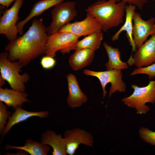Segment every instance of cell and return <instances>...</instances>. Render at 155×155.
Instances as JSON below:
<instances>
[{
  "instance_id": "obj_29",
  "label": "cell",
  "mask_w": 155,
  "mask_h": 155,
  "mask_svg": "<svg viewBox=\"0 0 155 155\" xmlns=\"http://www.w3.org/2000/svg\"><path fill=\"white\" fill-rule=\"evenodd\" d=\"M5 80L0 76V87H1L5 84Z\"/></svg>"
},
{
  "instance_id": "obj_11",
  "label": "cell",
  "mask_w": 155,
  "mask_h": 155,
  "mask_svg": "<svg viewBox=\"0 0 155 155\" xmlns=\"http://www.w3.org/2000/svg\"><path fill=\"white\" fill-rule=\"evenodd\" d=\"M83 20L70 23L63 27L59 32H69L80 37L87 36L95 32H102L101 25L91 13L86 12Z\"/></svg>"
},
{
  "instance_id": "obj_27",
  "label": "cell",
  "mask_w": 155,
  "mask_h": 155,
  "mask_svg": "<svg viewBox=\"0 0 155 155\" xmlns=\"http://www.w3.org/2000/svg\"><path fill=\"white\" fill-rule=\"evenodd\" d=\"M148 0H117V2L121 1L126 3L133 5L139 9L142 10L145 5L148 2Z\"/></svg>"
},
{
  "instance_id": "obj_17",
  "label": "cell",
  "mask_w": 155,
  "mask_h": 155,
  "mask_svg": "<svg viewBox=\"0 0 155 155\" xmlns=\"http://www.w3.org/2000/svg\"><path fill=\"white\" fill-rule=\"evenodd\" d=\"M28 95L25 93L19 92L7 87H0V101L6 104L8 107L13 108L22 107L25 102H30L28 99Z\"/></svg>"
},
{
  "instance_id": "obj_18",
  "label": "cell",
  "mask_w": 155,
  "mask_h": 155,
  "mask_svg": "<svg viewBox=\"0 0 155 155\" xmlns=\"http://www.w3.org/2000/svg\"><path fill=\"white\" fill-rule=\"evenodd\" d=\"M95 51L88 48L75 51L69 57V62L72 69L78 71L87 66L92 62Z\"/></svg>"
},
{
  "instance_id": "obj_4",
  "label": "cell",
  "mask_w": 155,
  "mask_h": 155,
  "mask_svg": "<svg viewBox=\"0 0 155 155\" xmlns=\"http://www.w3.org/2000/svg\"><path fill=\"white\" fill-rule=\"evenodd\" d=\"M134 91L129 96L122 99L121 101L128 106L134 108L137 114H146L150 109L146 104L155 103V80L150 81L145 86L131 85Z\"/></svg>"
},
{
  "instance_id": "obj_5",
  "label": "cell",
  "mask_w": 155,
  "mask_h": 155,
  "mask_svg": "<svg viewBox=\"0 0 155 155\" xmlns=\"http://www.w3.org/2000/svg\"><path fill=\"white\" fill-rule=\"evenodd\" d=\"M76 2H62L54 6L51 11L52 21L46 28L49 36L59 32L63 26L70 23L77 15Z\"/></svg>"
},
{
  "instance_id": "obj_6",
  "label": "cell",
  "mask_w": 155,
  "mask_h": 155,
  "mask_svg": "<svg viewBox=\"0 0 155 155\" xmlns=\"http://www.w3.org/2000/svg\"><path fill=\"white\" fill-rule=\"evenodd\" d=\"M79 37L69 32H59L49 36L45 47L46 55L54 58L58 51L63 55L75 50Z\"/></svg>"
},
{
  "instance_id": "obj_14",
  "label": "cell",
  "mask_w": 155,
  "mask_h": 155,
  "mask_svg": "<svg viewBox=\"0 0 155 155\" xmlns=\"http://www.w3.org/2000/svg\"><path fill=\"white\" fill-rule=\"evenodd\" d=\"M49 115V112L46 111L32 112L24 110L20 107L16 108L14 112L8 119V121L1 135V142L4 137L16 124L33 117H38L41 118H44L47 117Z\"/></svg>"
},
{
  "instance_id": "obj_20",
  "label": "cell",
  "mask_w": 155,
  "mask_h": 155,
  "mask_svg": "<svg viewBox=\"0 0 155 155\" xmlns=\"http://www.w3.org/2000/svg\"><path fill=\"white\" fill-rule=\"evenodd\" d=\"M12 149L23 150L31 155H46L51 150L49 146L29 139L26 140L24 145L22 146H15L9 144L5 146L6 150Z\"/></svg>"
},
{
  "instance_id": "obj_13",
  "label": "cell",
  "mask_w": 155,
  "mask_h": 155,
  "mask_svg": "<svg viewBox=\"0 0 155 155\" xmlns=\"http://www.w3.org/2000/svg\"><path fill=\"white\" fill-rule=\"evenodd\" d=\"M67 78L69 92L67 99V104L72 108L79 107L87 102V96L81 90L74 74H69Z\"/></svg>"
},
{
  "instance_id": "obj_12",
  "label": "cell",
  "mask_w": 155,
  "mask_h": 155,
  "mask_svg": "<svg viewBox=\"0 0 155 155\" xmlns=\"http://www.w3.org/2000/svg\"><path fill=\"white\" fill-rule=\"evenodd\" d=\"M67 154L73 155L79 146L82 144L92 147L94 140L92 134L81 129L75 128L65 131L63 134Z\"/></svg>"
},
{
  "instance_id": "obj_26",
  "label": "cell",
  "mask_w": 155,
  "mask_h": 155,
  "mask_svg": "<svg viewBox=\"0 0 155 155\" xmlns=\"http://www.w3.org/2000/svg\"><path fill=\"white\" fill-rule=\"evenodd\" d=\"M56 63V61L54 58L46 55L43 57L40 61V64L42 68L46 70L53 68Z\"/></svg>"
},
{
  "instance_id": "obj_8",
  "label": "cell",
  "mask_w": 155,
  "mask_h": 155,
  "mask_svg": "<svg viewBox=\"0 0 155 155\" xmlns=\"http://www.w3.org/2000/svg\"><path fill=\"white\" fill-rule=\"evenodd\" d=\"M23 0H16L13 6L5 9L0 19V34H4L10 41L16 40L18 33L17 22L19 20L18 13Z\"/></svg>"
},
{
  "instance_id": "obj_1",
  "label": "cell",
  "mask_w": 155,
  "mask_h": 155,
  "mask_svg": "<svg viewBox=\"0 0 155 155\" xmlns=\"http://www.w3.org/2000/svg\"><path fill=\"white\" fill-rule=\"evenodd\" d=\"M49 36L42 19L35 18L28 30L15 40L11 41L5 48L8 52V59L17 61L22 67L45 54Z\"/></svg>"
},
{
  "instance_id": "obj_25",
  "label": "cell",
  "mask_w": 155,
  "mask_h": 155,
  "mask_svg": "<svg viewBox=\"0 0 155 155\" xmlns=\"http://www.w3.org/2000/svg\"><path fill=\"white\" fill-rule=\"evenodd\" d=\"M143 74L148 75L150 80L154 78L155 77V63L148 66L135 69L130 73V75Z\"/></svg>"
},
{
  "instance_id": "obj_30",
  "label": "cell",
  "mask_w": 155,
  "mask_h": 155,
  "mask_svg": "<svg viewBox=\"0 0 155 155\" xmlns=\"http://www.w3.org/2000/svg\"><path fill=\"white\" fill-rule=\"evenodd\" d=\"M97 1H99V0H97Z\"/></svg>"
},
{
  "instance_id": "obj_31",
  "label": "cell",
  "mask_w": 155,
  "mask_h": 155,
  "mask_svg": "<svg viewBox=\"0 0 155 155\" xmlns=\"http://www.w3.org/2000/svg\"><path fill=\"white\" fill-rule=\"evenodd\" d=\"M154 1H155V0H154Z\"/></svg>"
},
{
  "instance_id": "obj_19",
  "label": "cell",
  "mask_w": 155,
  "mask_h": 155,
  "mask_svg": "<svg viewBox=\"0 0 155 155\" xmlns=\"http://www.w3.org/2000/svg\"><path fill=\"white\" fill-rule=\"evenodd\" d=\"M136 8V7L134 5H126L125 7V19L124 23L111 38L112 41L116 40L119 39V36L122 32L126 31L129 42L132 47V52L135 51L136 48L134 42L132 34L133 17L135 12Z\"/></svg>"
},
{
  "instance_id": "obj_16",
  "label": "cell",
  "mask_w": 155,
  "mask_h": 155,
  "mask_svg": "<svg viewBox=\"0 0 155 155\" xmlns=\"http://www.w3.org/2000/svg\"><path fill=\"white\" fill-rule=\"evenodd\" d=\"M64 0H40L33 6L29 14L24 20L17 23L18 33L22 35L25 24L33 18L40 16L44 11L63 2Z\"/></svg>"
},
{
  "instance_id": "obj_21",
  "label": "cell",
  "mask_w": 155,
  "mask_h": 155,
  "mask_svg": "<svg viewBox=\"0 0 155 155\" xmlns=\"http://www.w3.org/2000/svg\"><path fill=\"white\" fill-rule=\"evenodd\" d=\"M103 46L108 58V62L105 64L107 70L113 69L121 70L129 68L127 63L121 60V52L118 48H114L105 42H104Z\"/></svg>"
},
{
  "instance_id": "obj_7",
  "label": "cell",
  "mask_w": 155,
  "mask_h": 155,
  "mask_svg": "<svg viewBox=\"0 0 155 155\" xmlns=\"http://www.w3.org/2000/svg\"><path fill=\"white\" fill-rule=\"evenodd\" d=\"M83 73L86 75L95 77L98 79L102 89L103 99L107 93L105 89L106 85L109 83H111V86L109 92V97L117 91L120 92L126 91V85L122 79L123 74L121 70L113 69L97 71L85 69Z\"/></svg>"
},
{
  "instance_id": "obj_3",
  "label": "cell",
  "mask_w": 155,
  "mask_h": 155,
  "mask_svg": "<svg viewBox=\"0 0 155 155\" xmlns=\"http://www.w3.org/2000/svg\"><path fill=\"white\" fill-rule=\"evenodd\" d=\"M8 53L6 51L0 54V76L9 83L11 89L25 93V84L29 80L30 76L27 73H19L23 67L17 61H10L7 58Z\"/></svg>"
},
{
  "instance_id": "obj_9",
  "label": "cell",
  "mask_w": 155,
  "mask_h": 155,
  "mask_svg": "<svg viewBox=\"0 0 155 155\" xmlns=\"http://www.w3.org/2000/svg\"><path fill=\"white\" fill-rule=\"evenodd\" d=\"M155 63V34L131 54L127 63L137 68L148 66Z\"/></svg>"
},
{
  "instance_id": "obj_28",
  "label": "cell",
  "mask_w": 155,
  "mask_h": 155,
  "mask_svg": "<svg viewBox=\"0 0 155 155\" xmlns=\"http://www.w3.org/2000/svg\"><path fill=\"white\" fill-rule=\"evenodd\" d=\"M16 0H0L1 7L2 9L6 7V9H7L11 3Z\"/></svg>"
},
{
  "instance_id": "obj_2",
  "label": "cell",
  "mask_w": 155,
  "mask_h": 155,
  "mask_svg": "<svg viewBox=\"0 0 155 155\" xmlns=\"http://www.w3.org/2000/svg\"><path fill=\"white\" fill-rule=\"evenodd\" d=\"M117 0H100L89 6L86 12L92 14L100 23L103 32H106L123 22L126 3Z\"/></svg>"
},
{
  "instance_id": "obj_10",
  "label": "cell",
  "mask_w": 155,
  "mask_h": 155,
  "mask_svg": "<svg viewBox=\"0 0 155 155\" xmlns=\"http://www.w3.org/2000/svg\"><path fill=\"white\" fill-rule=\"evenodd\" d=\"M133 21L132 36L135 45L138 48L149 35L155 34V18L152 17L147 20H144L140 14L135 11L133 16Z\"/></svg>"
},
{
  "instance_id": "obj_22",
  "label": "cell",
  "mask_w": 155,
  "mask_h": 155,
  "mask_svg": "<svg viewBox=\"0 0 155 155\" xmlns=\"http://www.w3.org/2000/svg\"><path fill=\"white\" fill-rule=\"evenodd\" d=\"M102 32H95L90 34L84 38L77 42L75 50L88 48L95 51L98 49L103 39Z\"/></svg>"
},
{
  "instance_id": "obj_15",
  "label": "cell",
  "mask_w": 155,
  "mask_h": 155,
  "mask_svg": "<svg viewBox=\"0 0 155 155\" xmlns=\"http://www.w3.org/2000/svg\"><path fill=\"white\" fill-rule=\"evenodd\" d=\"M42 143L51 146L53 155H66V147L64 139L60 134H57L51 130L46 131L41 135Z\"/></svg>"
},
{
  "instance_id": "obj_23",
  "label": "cell",
  "mask_w": 155,
  "mask_h": 155,
  "mask_svg": "<svg viewBox=\"0 0 155 155\" xmlns=\"http://www.w3.org/2000/svg\"><path fill=\"white\" fill-rule=\"evenodd\" d=\"M7 106L2 102L0 101V133L1 135L4 129L7 121L11 114V112L7 110Z\"/></svg>"
},
{
  "instance_id": "obj_24",
  "label": "cell",
  "mask_w": 155,
  "mask_h": 155,
  "mask_svg": "<svg viewBox=\"0 0 155 155\" xmlns=\"http://www.w3.org/2000/svg\"><path fill=\"white\" fill-rule=\"evenodd\" d=\"M139 132L140 137L144 142L155 146V132L143 127L139 129Z\"/></svg>"
}]
</instances>
